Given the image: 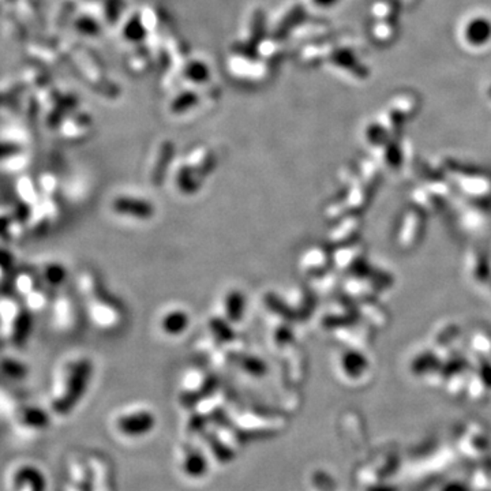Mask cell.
<instances>
[{
  "label": "cell",
  "mask_w": 491,
  "mask_h": 491,
  "mask_svg": "<svg viewBox=\"0 0 491 491\" xmlns=\"http://www.w3.org/2000/svg\"><path fill=\"white\" fill-rule=\"evenodd\" d=\"M156 427V416L150 411L139 409L123 414L117 419V429L130 438H141L152 433Z\"/></svg>",
  "instance_id": "obj_1"
},
{
  "label": "cell",
  "mask_w": 491,
  "mask_h": 491,
  "mask_svg": "<svg viewBox=\"0 0 491 491\" xmlns=\"http://www.w3.org/2000/svg\"><path fill=\"white\" fill-rule=\"evenodd\" d=\"M114 211L118 215L122 216H131V217H138L139 220L143 219H149L153 216L154 209L153 206L145 201V200H136V198H125L121 197L118 200L114 201Z\"/></svg>",
  "instance_id": "obj_2"
},
{
  "label": "cell",
  "mask_w": 491,
  "mask_h": 491,
  "mask_svg": "<svg viewBox=\"0 0 491 491\" xmlns=\"http://www.w3.org/2000/svg\"><path fill=\"white\" fill-rule=\"evenodd\" d=\"M464 37L471 45H483L491 38V22L483 16L472 18L464 27Z\"/></svg>",
  "instance_id": "obj_3"
},
{
  "label": "cell",
  "mask_w": 491,
  "mask_h": 491,
  "mask_svg": "<svg viewBox=\"0 0 491 491\" xmlns=\"http://www.w3.org/2000/svg\"><path fill=\"white\" fill-rule=\"evenodd\" d=\"M182 471L193 479H200L205 477L209 471V462L200 451L189 452L182 463Z\"/></svg>",
  "instance_id": "obj_4"
},
{
  "label": "cell",
  "mask_w": 491,
  "mask_h": 491,
  "mask_svg": "<svg viewBox=\"0 0 491 491\" xmlns=\"http://www.w3.org/2000/svg\"><path fill=\"white\" fill-rule=\"evenodd\" d=\"M189 315L182 310H172L161 320V328L169 335H179L187 329Z\"/></svg>",
  "instance_id": "obj_5"
},
{
  "label": "cell",
  "mask_w": 491,
  "mask_h": 491,
  "mask_svg": "<svg viewBox=\"0 0 491 491\" xmlns=\"http://www.w3.org/2000/svg\"><path fill=\"white\" fill-rule=\"evenodd\" d=\"M303 15H304V10L300 5H294L277 25L274 30V37L276 38L283 37L288 32V29H291L296 22H299L303 18Z\"/></svg>",
  "instance_id": "obj_6"
},
{
  "label": "cell",
  "mask_w": 491,
  "mask_h": 491,
  "mask_svg": "<svg viewBox=\"0 0 491 491\" xmlns=\"http://www.w3.org/2000/svg\"><path fill=\"white\" fill-rule=\"evenodd\" d=\"M226 309H227L228 318H231L234 321L242 320L243 310H245V302H243L242 294H238V292L230 294L226 299Z\"/></svg>",
  "instance_id": "obj_7"
},
{
  "label": "cell",
  "mask_w": 491,
  "mask_h": 491,
  "mask_svg": "<svg viewBox=\"0 0 491 491\" xmlns=\"http://www.w3.org/2000/svg\"><path fill=\"white\" fill-rule=\"evenodd\" d=\"M184 78L193 82H204L209 78V69L202 62H190L184 67Z\"/></svg>",
  "instance_id": "obj_8"
},
{
  "label": "cell",
  "mask_w": 491,
  "mask_h": 491,
  "mask_svg": "<svg viewBox=\"0 0 491 491\" xmlns=\"http://www.w3.org/2000/svg\"><path fill=\"white\" fill-rule=\"evenodd\" d=\"M124 36L127 37V40H130L132 43L142 41L146 36V29H145L143 22L136 16L130 18L127 25L124 26Z\"/></svg>",
  "instance_id": "obj_9"
},
{
  "label": "cell",
  "mask_w": 491,
  "mask_h": 491,
  "mask_svg": "<svg viewBox=\"0 0 491 491\" xmlns=\"http://www.w3.org/2000/svg\"><path fill=\"white\" fill-rule=\"evenodd\" d=\"M198 103V96L193 92H184L182 95H179L172 106H171V110L172 112H176V114H182L184 111H189L191 107H194L195 104Z\"/></svg>",
  "instance_id": "obj_10"
},
{
  "label": "cell",
  "mask_w": 491,
  "mask_h": 491,
  "mask_svg": "<svg viewBox=\"0 0 491 491\" xmlns=\"http://www.w3.org/2000/svg\"><path fill=\"white\" fill-rule=\"evenodd\" d=\"M265 33V14L261 10H256L251 19V45H256Z\"/></svg>",
  "instance_id": "obj_11"
},
{
  "label": "cell",
  "mask_w": 491,
  "mask_h": 491,
  "mask_svg": "<svg viewBox=\"0 0 491 491\" xmlns=\"http://www.w3.org/2000/svg\"><path fill=\"white\" fill-rule=\"evenodd\" d=\"M123 0H107V7H106V12H107V16L108 19L114 23L121 11H122Z\"/></svg>",
  "instance_id": "obj_12"
},
{
  "label": "cell",
  "mask_w": 491,
  "mask_h": 491,
  "mask_svg": "<svg viewBox=\"0 0 491 491\" xmlns=\"http://www.w3.org/2000/svg\"><path fill=\"white\" fill-rule=\"evenodd\" d=\"M311 1H313V4H315L318 7H332L339 0H311Z\"/></svg>",
  "instance_id": "obj_13"
},
{
  "label": "cell",
  "mask_w": 491,
  "mask_h": 491,
  "mask_svg": "<svg viewBox=\"0 0 491 491\" xmlns=\"http://www.w3.org/2000/svg\"><path fill=\"white\" fill-rule=\"evenodd\" d=\"M444 491H468V489L462 483H452V485L446 486Z\"/></svg>",
  "instance_id": "obj_14"
},
{
  "label": "cell",
  "mask_w": 491,
  "mask_h": 491,
  "mask_svg": "<svg viewBox=\"0 0 491 491\" xmlns=\"http://www.w3.org/2000/svg\"><path fill=\"white\" fill-rule=\"evenodd\" d=\"M368 491H398L396 488L392 486H374V488H368Z\"/></svg>",
  "instance_id": "obj_15"
}]
</instances>
